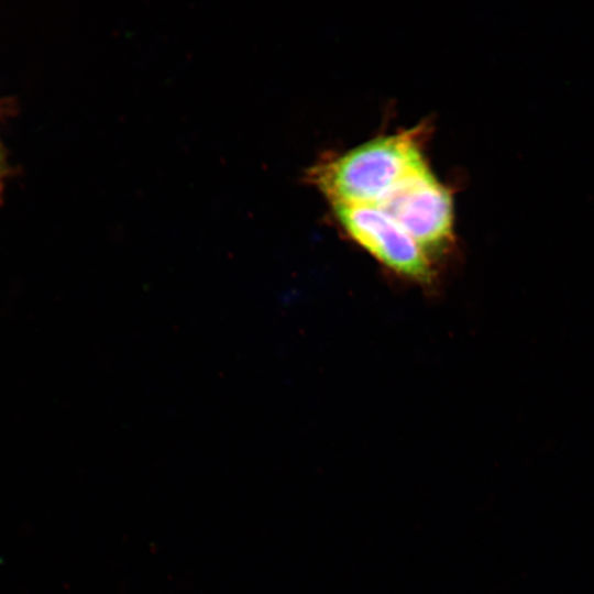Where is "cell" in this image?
I'll return each mask as SVG.
<instances>
[{
	"label": "cell",
	"instance_id": "obj_1",
	"mask_svg": "<svg viewBox=\"0 0 594 594\" xmlns=\"http://www.w3.org/2000/svg\"><path fill=\"white\" fill-rule=\"evenodd\" d=\"M420 134L416 129L376 138L320 163L310 177L332 205H376L426 164Z\"/></svg>",
	"mask_w": 594,
	"mask_h": 594
},
{
	"label": "cell",
	"instance_id": "obj_2",
	"mask_svg": "<svg viewBox=\"0 0 594 594\" xmlns=\"http://www.w3.org/2000/svg\"><path fill=\"white\" fill-rule=\"evenodd\" d=\"M373 206L389 215L429 255L443 251L452 241V196L427 164Z\"/></svg>",
	"mask_w": 594,
	"mask_h": 594
},
{
	"label": "cell",
	"instance_id": "obj_3",
	"mask_svg": "<svg viewBox=\"0 0 594 594\" xmlns=\"http://www.w3.org/2000/svg\"><path fill=\"white\" fill-rule=\"evenodd\" d=\"M341 228L393 273L429 284L430 255L385 211L373 205H333Z\"/></svg>",
	"mask_w": 594,
	"mask_h": 594
},
{
	"label": "cell",
	"instance_id": "obj_4",
	"mask_svg": "<svg viewBox=\"0 0 594 594\" xmlns=\"http://www.w3.org/2000/svg\"><path fill=\"white\" fill-rule=\"evenodd\" d=\"M2 176H3V158H2L1 151H0V185H1Z\"/></svg>",
	"mask_w": 594,
	"mask_h": 594
}]
</instances>
